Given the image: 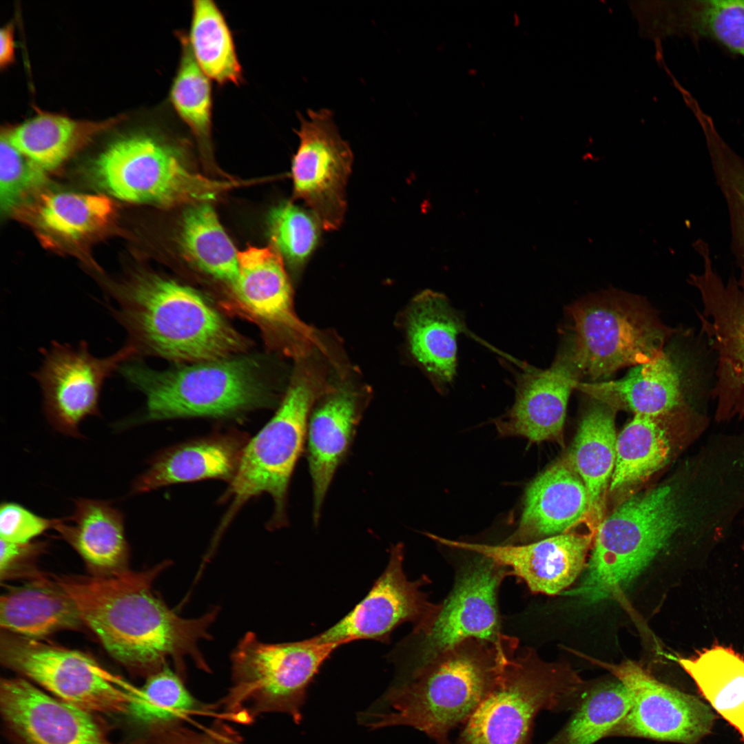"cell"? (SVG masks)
<instances>
[{"mask_svg":"<svg viewBox=\"0 0 744 744\" xmlns=\"http://www.w3.org/2000/svg\"><path fill=\"white\" fill-rule=\"evenodd\" d=\"M741 509L728 470L712 456L697 454L683 483L633 495L603 519L579 584L563 594L588 604L616 597L681 532L718 539Z\"/></svg>","mask_w":744,"mask_h":744,"instance_id":"cell-1","label":"cell"},{"mask_svg":"<svg viewBox=\"0 0 744 744\" xmlns=\"http://www.w3.org/2000/svg\"><path fill=\"white\" fill-rule=\"evenodd\" d=\"M171 564L165 561L141 572L125 569L105 575L54 578L74 602L84 624L132 674L147 678L171 659L183 677L187 657L209 672L199 643L211 639L209 628L219 608L193 619L169 608L152 584Z\"/></svg>","mask_w":744,"mask_h":744,"instance_id":"cell-2","label":"cell"},{"mask_svg":"<svg viewBox=\"0 0 744 744\" xmlns=\"http://www.w3.org/2000/svg\"><path fill=\"white\" fill-rule=\"evenodd\" d=\"M518 649L517 639L503 645L468 639L423 664L396 672L385 692L357 714L358 722L372 730L409 726L435 744H451V732L491 692Z\"/></svg>","mask_w":744,"mask_h":744,"instance_id":"cell-3","label":"cell"},{"mask_svg":"<svg viewBox=\"0 0 744 744\" xmlns=\"http://www.w3.org/2000/svg\"><path fill=\"white\" fill-rule=\"evenodd\" d=\"M112 315L138 355L178 362L219 360L241 353L247 338L197 292L156 275L140 274L111 289Z\"/></svg>","mask_w":744,"mask_h":744,"instance_id":"cell-4","label":"cell"},{"mask_svg":"<svg viewBox=\"0 0 744 744\" xmlns=\"http://www.w3.org/2000/svg\"><path fill=\"white\" fill-rule=\"evenodd\" d=\"M120 373L146 397V421L227 417L269 402L259 362L229 357L157 371L127 361Z\"/></svg>","mask_w":744,"mask_h":744,"instance_id":"cell-5","label":"cell"},{"mask_svg":"<svg viewBox=\"0 0 744 744\" xmlns=\"http://www.w3.org/2000/svg\"><path fill=\"white\" fill-rule=\"evenodd\" d=\"M330 390L316 366H298L275 415L243 450L237 471L223 496L231 499V505L218 529V536L245 503L262 493L269 494L274 502L269 528L286 525L288 488L303 449L312 407Z\"/></svg>","mask_w":744,"mask_h":744,"instance_id":"cell-6","label":"cell"},{"mask_svg":"<svg viewBox=\"0 0 744 744\" xmlns=\"http://www.w3.org/2000/svg\"><path fill=\"white\" fill-rule=\"evenodd\" d=\"M585 686L568 664L546 662L530 648L518 650L462 725L456 744H530L537 714L575 709Z\"/></svg>","mask_w":744,"mask_h":744,"instance_id":"cell-7","label":"cell"},{"mask_svg":"<svg viewBox=\"0 0 744 744\" xmlns=\"http://www.w3.org/2000/svg\"><path fill=\"white\" fill-rule=\"evenodd\" d=\"M340 645L318 642L313 637L267 643L254 633H247L231 655L232 685L223 699L225 711L237 722L280 712L299 723L310 683Z\"/></svg>","mask_w":744,"mask_h":744,"instance_id":"cell-8","label":"cell"},{"mask_svg":"<svg viewBox=\"0 0 744 744\" xmlns=\"http://www.w3.org/2000/svg\"><path fill=\"white\" fill-rule=\"evenodd\" d=\"M568 312V349L581 377L599 382L617 371L650 362L664 351L674 330L639 297L608 291L582 298Z\"/></svg>","mask_w":744,"mask_h":744,"instance_id":"cell-9","label":"cell"},{"mask_svg":"<svg viewBox=\"0 0 744 744\" xmlns=\"http://www.w3.org/2000/svg\"><path fill=\"white\" fill-rule=\"evenodd\" d=\"M99 185L127 202L172 206L206 203L238 185L193 172L172 143L148 133L121 138L94 163Z\"/></svg>","mask_w":744,"mask_h":744,"instance_id":"cell-10","label":"cell"},{"mask_svg":"<svg viewBox=\"0 0 744 744\" xmlns=\"http://www.w3.org/2000/svg\"><path fill=\"white\" fill-rule=\"evenodd\" d=\"M0 660L64 702L99 714L127 715L134 686L83 652L2 631Z\"/></svg>","mask_w":744,"mask_h":744,"instance_id":"cell-11","label":"cell"},{"mask_svg":"<svg viewBox=\"0 0 744 744\" xmlns=\"http://www.w3.org/2000/svg\"><path fill=\"white\" fill-rule=\"evenodd\" d=\"M703 262L689 282L699 291L701 331L716 356V380L711 392L719 422L744 419V268L738 278L725 282L715 270L707 245H694Z\"/></svg>","mask_w":744,"mask_h":744,"instance_id":"cell-12","label":"cell"},{"mask_svg":"<svg viewBox=\"0 0 744 744\" xmlns=\"http://www.w3.org/2000/svg\"><path fill=\"white\" fill-rule=\"evenodd\" d=\"M478 556L460 573L429 629L411 635L417 641L415 654L396 665L397 670L423 664L468 639L503 645L513 639L502 632L497 604L499 587L510 572Z\"/></svg>","mask_w":744,"mask_h":744,"instance_id":"cell-13","label":"cell"},{"mask_svg":"<svg viewBox=\"0 0 744 744\" xmlns=\"http://www.w3.org/2000/svg\"><path fill=\"white\" fill-rule=\"evenodd\" d=\"M626 688L632 705L609 736H629L695 744L707 735L715 716L697 696L657 680L639 663H610L592 659Z\"/></svg>","mask_w":744,"mask_h":744,"instance_id":"cell-14","label":"cell"},{"mask_svg":"<svg viewBox=\"0 0 744 744\" xmlns=\"http://www.w3.org/2000/svg\"><path fill=\"white\" fill-rule=\"evenodd\" d=\"M299 145L292 161L293 198L302 199L324 229L335 230L343 221L346 187L353 153L339 134L327 109L298 114Z\"/></svg>","mask_w":744,"mask_h":744,"instance_id":"cell-15","label":"cell"},{"mask_svg":"<svg viewBox=\"0 0 744 744\" xmlns=\"http://www.w3.org/2000/svg\"><path fill=\"white\" fill-rule=\"evenodd\" d=\"M404 546H393L388 564L365 597L338 622L313 637L321 643L345 645L361 639L386 642L400 625H413L412 635L426 632L439 613L441 604L431 602L422 587L425 575L409 580L403 568Z\"/></svg>","mask_w":744,"mask_h":744,"instance_id":"cell-16","label":"cell"},{"mask_svg":"<svg viewBox=\"0 0 744 744\" xmlns=\"http://www.w3.org/2000/svg\"><path fill=\"white\" fill-rule=\"evenodd\" d=\"M238 276L232 286L240 307L282 352L298 360L322 349L316 331L300 320L282 256L273 247L238 252Z\"/></svg>","mask_w":744,"mask_h":744,"instance_id":"cell-17","label":"cell"},{"mask_svg":"<svg viewBox=\"0 0 744 744\" xmlns=\"http://www.w3.org/2000/svg\"><path fill=\"white\" fill-rule=\"evenodd\" d=\"M42 353L43 364L34 377L42 390L45 415L56 431L76 438L82 437L81 422L100 415L99 400L105 380L136 358L127 344L111 355L96 358L85 341L78 347L55 341Z\"/></svg>","mask_w":744,"mask_h":744,"instance_id":"cell-18","label":"cell"},{"mask_svg":"<svg viewBox=\"0 0 744 744\" xmlns=\"http://www.w3.org/2000/svg\"><path fill=\"white\" fill-rule=\"evenodd\" d=\"M0 713L10 744H121L99 714L64 702L30 681L2 678Z\"/></svg>","mask_w":744,"mask_h":744,"instance_id":"cell-19","label":"cell"},{"mask_svg":"<svg viewBox=\"0 0 744 744\" xmlns=\"http://www.w3.org/2000/svg\"><path fill=\"white\" fill-rule=\"evenodd\" d=\"M437 543L488 558L507 568L533 593L555 595L584 570L595 535L568 532L524 544L489 545L448 539L426 533Z\"/></svg>","mask_w":744,"mask_h":744,"instance_id":"cell-20","label":"cell"},{"mask_svg":"<svg viewBox=\"0 0 744 744\" xmlns=\"http://www.w3.org/2000/svg\"><path fill=\"white\" fill-rule=\"evenodd\" d=\"M515 372V400L494 424L500 435L533 442H563L568 398L580 378L568 349L547 369L519 362Z\"/></svg>","mask_w":744,"mask_h":744,"instance_id":"cell-21","label":"cell"},{"mask_svg":"<svg viewBox=\"0 0 744 744\" xmlns=\"http://www.w3.org/2000/svg\"><path fill=\"white\" fill-rule=\"evenodd\" d=\"M685 360L663 351L621 379L577 382L575 389L614 411L660 417L696 406V379Z\"/></svg>","mask_w":744,"mask_h":744,"instance_id":"cell-22","label":"cell"},{"mask_svg":"<svg viewBox=\"0 0 744 744\" xmlns=\"http://www.w3.org/2000/svg\"><path fill=\"white\" fill-rule=\"evenodd\" d=\"M408 349L435 390L446 393L457 375V340L469 333L463 314L442 293L415 296L404 315Z\"/></svg>","mask_w":744,"mask_h":744,"instance_id":"cell-23","label":"cell"},{"mask_svg":"<svg viewBox=\"0 0 744 744\" xmlns=\"http://www.w3.org/2000/svg\"><path fill=\"white\" fill-rule=\"evenodd\" d=\"M588 507L583 482L567 459L558 460L528 486L518 527L504 544H528L566 533L583 522Z\"/></svg>","mask_w":744,"mask_h":744,"instance_id":"cell-24","label":"cell"},{"mask_svg":"<svg viewBox=\"0 0 744 744\" xmlns=\"http://www.w3.org/2000/svg\"><path fill=\"white\" fill-rule=\"evenodd\" d=\"M361 408L355 393L346 389H331L311 412L307 430V457L313 484L316 524L335 471L351 445Z\"/></svg>","mask_w":744,"mask_h":744,"instance_id":"cell-25","label":"cell"},{"mask_svg":"<svg viewBox=\"0 0 744 744\" xmlns=\"http://www.w3.org/2000/svg\"><path fill=\"white\" fill-rule=\"evenodd\" d=\"M246 436L236 432L214 435L162 451L133 482L131 494H141L172 484L206 479L234 478Z\"/></svg>","mask_w":744,"mask_h":744,"instance_id":"cell-26","label":"cell"},{"mask_svg":"<svg viewBox=\"0 0 744 744\" xmlns=\"http://www.w3.org/2000/svg\"><path fill=\"white\" fill-rule=\"evenodd\" d=\"M615 411L594 400L581 420L567 458L586 488L588 507L583 521L594 535L604 519L615 466Z\"/></svg>","mask_w":744,"mask_h":744,"instance_id":"cell-27","label":"cell"},{"mask_svg":"<svg viewBox=\"0 0 744 744\" xmlns=\"http://www.w3.org/2000/svg\"><path fill=\"white\" fill-rule=\"evenodd\" d=\"M81 557L93 575H105L126 569L129 546L124 515L111 502L79 498L73 514L54 528Z\"/></svg>","mask_w":744,"mask_h":744,"instance_id":"cell-28","label":"cell"},{"mask_svg":"<svg viewBox=\"0 0 744 744\" xmlns=\"http://www.w3.org/2000/svg\"><path fill=\"white\" fill-rule=\"evenodd\" d=\"M83 625L74 602L54 578L41 575L10 587L0 599V626L8 633L43 640Z\"/></svg>","mask_w":744,"mask_h":744,"instance_id":"cell-29","label":"cell"},{"mask_svg":"<svg viewBox=\"0 0 744 744\" xmlns=\"http://www.w3.org/2000/svg\"><path fill=\"white\" fill-rule=\"evenodd\" d=\"M121 121H79L39 112L23 123L3 132L11 144L45 172L58 167L77 147Z\"/></svg>","mask_w":744,"mask_h":744,"instance_id":"cell-30","label":"cell"},{"mask_svg":"<svg viewBox=\"0 0 744 744\" xmlns=\"http://www.w3.org/2000/svg\"><path fill=\"white\" fill-rule=\"evenodd\" d=\"M678 663L744 741V658L729 648L714 645Z\"/></svg>","mask_w":744,"mask_h":744,"instance_id":"cell-31","label":"cell"},{"mask_svg":"<svg viewBox=\"0 0 744 744\" xmlns=\"http://www.w3.org/2000/svg\"><path fill=\"white\" fill-rule=\"evenodd\" d=\"M675 413L660 417L634 415L623 428L617 437L610 492L643 482L668 464L672 443L664 420Z\"/></svg>","mask_w":744,"mask_h":744,"instance_id":"cell-32","label":"cell"},{"mask_svg":"<svg viewBox=\"0 0 744 744\" xmlns=\"http://www.w3.org/2000/svg\"><path fill=\"white\" fill-rule=\"evenodd\" d=\"M192 52L203 72L220 85L242 81L231 32L221 10L211 0H195L189 34Z\"/></svg>","mask_w":744,"mask_h":744,"instance_id":"cell-33","label":"cell"},{"mask_svg":"<svg viewBox=\"0 0 744 744\" xmlns=\"http://www.w3.org/2000/svg\"><path fill=\"white\" fill-rule=\"evenodd\" d=\"M29 211L43 230L77 240L103 228L112 217L114 205L104 195L57 192L41 194Z\"/></svg>","mask_w":744,"mask_h":744,"instance_id":"cell-34","label":"cell"},{"mask_svg":"<svg viewBox=\"0 0 744 744\" xmlns=\"http://www.w3.org/2000/svg\"><path fill=\"white\" fill-rule=\"evenodd\" d=\"M181 242L183 249L202 270L231 287L238 276V254L207 203L194 204L184 214Z\"/></svg>","mask_w":744,"mask_h":744,"instance_id":"cell-35","label":"cell"},{"mask_svg":"<svg viewBox=\"0 0 744 744\" xmlns=\"http://www.w3.org/2000/svg\"><path fill=\"white\" fill-rule=\"evenodd\" d=\"M632 699L617 679L588 689L565 726L546 744H594L608 737L624 717Z\"/></svg>","mask_w":744,"mask_h":744,"instance_id":"cell-36","label":"cell"},{"mask_svg":"<svg viewBox=\"0 0 744 744\" xmlns=\"http://www.w3.org/2000/svg\"><path fill=\"white\" fill-rule=\"evenodd\" d=\"M178 38L181 56L170 89V101L200 146L209 151L212 127L211 83L194 59L187 36L179 33Z\"/></svg>","mask_w":744,"mask_h":744,"instance_id":"cell-37","label":"cell"},{"mask_svg":"<svg viewBox=\"0 0 744 744\" xmlns=\"http://www.w3.org/2000/svg\"><path fill=\"white\" fill-rule=\"evenodd\" d=\"M704 132L716 183L729 214L732 249L741 269L744 268V160L720 136L710 118L697 116Z\"/></svg>","mask_w":744,"mask_h":744,"instance_id":"cell-38","label":"cell"},{"mask_svg":"<svg viewBox=\"0 0 744 744\" xmlns=\"http://www.w3.org/2000/svg\"><path fill=\"white\" fill-rule=\"evenodd\" d=\"M200 703L185 688L182 677L167 665L134 688L127 716L140 727L180 719L200 709Z\"/></svg>","mask_w":744,"mask_h":744,"instance_id":"cell-39","label":"cell"},{"mask_svg":"<svg viewBox=\"0 0 744 744\" xmlns=\"http://www.w3.org/2000/svg\"><path fill=\"white\" fill-rule=\"evenodd\" d=\"M688 34L710 39L744 57V0L691 1Z\"/></svg>","mask_w":744,"mask_h":744,"instance_id":"cell-40","label":"cell"},{"mask_svg":"<svg viewBox=\"0 0 744 744\" xmlns=\"http://www.w3.org/2000/svg\"><path fill=\"white\" fill-rule=\"evenodd\" d=\"M320 224L313 214L291 203L270 211L268 227L273 247L293 267H302L318 243Z\"/></svg>","mask_w":744,"mask_h":744,"instance_id":"cell-41","label":"cell"},{"mask_svg":"<svg viewBox=\"0 0 744 744\" xmlns=\"http://www.w3.org/2000/svg\"><path fill=\"white\" fill-rule=\"evenodd\" d=\"M46 172L30 161L9 141L1 132L0 146V205L8 214L15 209L28 195L41 187Z\"/></svg>","mask_w":744,"mask_h":744,"instance_id":"cell-42","label":"cell"},{"mask_svg":"<svg viewBox=\"0 0 744 744\" xmlns=\"http://www.w3.org/2000/svg\"><path fill=\"white\" fill-rule=\"evenodd\" d=\"M61 519L41 517L18 503L3 502L0 508L1 539L28 543L48 530L54 529Z\"/></svg>","mask_w":744,"mask_h":744,"instance_id":"cell-43","label":"cell"},{"mask_svg":"<svg viewBox=\"0 0 744 744\" xmlns=\"http://www.w3.org/2000/svg\"><path fill=\"white\" fill-rule=\"evenodd\" d=\"M132 744H223L222 738L182 725L180 720L141 727Z\"/></svg>","mask_w":744,"mask_h":744,"instance_id":"cell-44","label":"cell"},{"mask_svg":"<svg viewBox=\"0 0 744 744\" xmlns=\"http://www.w3.org/2000/svg\"><path fill=\"white\" fill-rule=\"evenodd\" d=\"M0 573L1 579H7L12 576L28 575L31 579L40 576L33 568L36 559L45 551L48 544L45 541L13 543L1 539Z\"/></svg>","mask_w":744,"mask_h":744,"instance_id":"cell-45","label":"cell"},{"mask_svg":"<svg viewBox=\"0 0 744 744\" xmlns=\"http://www.w3.org/2000/svg\"><path fill=\"white\" fill-rule=\"evenodd\" d=\"M14 42L13 28L11 24L3 27L0 32V63L6 66L14 59Z\"/></svg>","mask_w":744,"mask_h":744,"instance_id":"cell-46","label":"cell"},{"mask_svg":"<svg viewBox=\"0 0 744 744\" xmlns=\"http://www.w3.org/2000/svg\"><path fill=\"white\" fill-rule=\"evenodd\" d=\"M743 529H744V521H743ZM743 546H744V539H743Z\"/></svg>","mask_w":744,"mask_h":744,"instance_id":"cell-47","label":"cell"}]
</instances>
